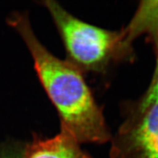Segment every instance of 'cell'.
<instances>
[{
    "label": "cell",
    "instance_id": "obj_4",
    "mask_svg": "<svg viewBox=\"0 0 158 158\" xmlns=\"http://www.w3.org/2000/svg\"><path fill=\"white\" fill-rule=\"evenodd\" d=\"M80 145L68 130L61 127L52 138L35 137L23 151V158H92Z\"/></svg>",
    "mask_w": 158,
    "mask_h": 158
},
{
    "label": "cell",
    "instance_id": "obj_7",
    "mask_svg": "<svg viewBox=\"0 0 158 158\" xmlns=\"http://www.w3.org/2000/svg\"><path fill=\"white\" fill-rule=\"evenodd\" d=\"M0 158H23V152L21 153L13 148H5L0 150Z\"/></svg>",
    "mask_w": 158,
    "mask_h": 158
},
{
    "label": "cell",
    "instance_id": "obj_3",
    "mask_svg": "<svg viewBox=\"0 0 158 158\" xmlns=\"http://www.w3.org/2000/svg\"><path fill=\"white\" fill-rule=\"evenodd\" d=\"M110 142V158H158V100L127 114Z\"/></svg>",
    "mask_w": 158,
    "mask_h": 158
},
{
    "label": "cell",
    "instance_id": "obj_6",
    "mask_svg": "<svg viewBox=\"0 0 158 158\" xmlns=\"http://www.w3.org/2000/svg\"><path fill=\"white\" fill-rule=\"evenodd\" d=\"M154 49L156 56V63L151 81L148 89L141 98L126 106V115L141 111L158 100V42L154 45Z\"/></svg>",
    "mask_w": 158,
    "mask_h": 158
},
{
    "label": "cell",
    "instance_id": "obj_2",
    "mask_svg": "<svg viewBox=\"0 0 158 158\" xmlns=\"http://www.w3.org/2000/svg\"><path fill=\"white\" fill-rule=\"evenodd\" d=\"M43 4L64 43L66 60L82 73H105L114 64L134 57L133 50L124 45L120 31L85 22L56 2L45 1Z\"/></svg>",
    "mask_w": 158,
    "mask_h": 158
},
{
    "label": "cell",
    "instance_id": "obj_1",
    "mask_svg": "<svg viewBox=\"0 0 158 158\" xmlns=\"http://www.w3.org/2000/svg\"><path fill=\"white\" fill-rule=\"evenodd\" d=\"M10 23L30 51L40 81L58 112L61 127L81 144L110 141L112 135L103 111L84 73L68 60L51 54L35 36L27 17L15 15Z\"/></svg>",
    "mask_w": 158,
    "mask_h": 158
},
{
    "label": "cell",
    "instance_id": "obj_5",
    "mask_svg": "<svg viewBox=\"0 0 158 158\" xmlns=\"http://www.w3.org/2000/svg\"><path fill=\"white\" fill-rule=\"evenodd\" d=\"M120 31L124 45L132 50L134 41L142 35L155 45L158 42V1L140 2L133 16Z\"/></svg>",
    "mask_w": 158,
    "mask_h": 158
}]
</instances>
